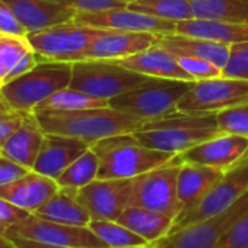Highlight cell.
I'll return each instance as SVG.
<instances>
[{"instance_id": "obj_41", "label": "cell", "mask_w": 248, "mask_h": 248, "mask_svg": "<svg viewBox=\"0 0 248 248\" xmlns=\"http://www.w3.org/2000/svg\"><path fill=\"white\" fill-rule=\"evenodd\" d=\"M31 170L15 162L14 159H9L3 155H0V186L9 184L21 177H24Z\"/></svg>"}, {"instance_id": "obj_2", "label": "cell", "mask_w": 248, "mask_h": 248, "mask_svg": "<svg viewBox=\"0 0 248 248\" xmlns=\"http://www.w3.org/2000/svg\"><path fill=\"white\" fill-rule=\"evenodd\" d=\"M148 148L180 155L217 135H220L216 114L172 112L145 123L133 133Z\"/></svg>"}, {"instance_id": "obj_35", "label": "cell", "mask_w": 248, "mask_h": 248, "mask_svg": "<svg viewBox=\"0 0 248 248\" xmlns=\"http://www.w3.org/2000/svg\"><path fill=\"white\" fill-rule=\"evenodd\" d=\"M57 2L75 9L78 14H92L127 8L135 0H57Z\"/></svg>"}, {"instance_id": "obj_1", "label": "cell", "mask_w": 248, "mask_h": 248, "mask_svg": "<svg viewBox=\"0 0 248 248\" xmlns=\"http://www.w3.org/2000/svg\"><path fill=\"white\" fill-rule=\"evenodd\" d=\"M34 114L44 133L76 138L89 145L111 136L135 133L146 123L112 107L78 111H37Z\"/></svg>"}, {"instance_id": "obj_43", "label": "cell", "mask_w": 248, "mask_h": 248, "mask_svg": "<svg viewBox=\"0 0 248 248\" xmlns=\"http://www.w3.org/2000/svg\"><path fill=\"white\" fill-rule=\"evenodd\" d=\"M9 239H12L18 248H69V247L53 245V244L38 242V241H32V239H25V238H9Z\"/></svg>"}, {"instance_id": "obj_6", "label": "cell", "mask_w": 248, "mask_h": 248, "mask_svg": "<svg viewBox=\"0 0 248 248\" xmlns=\"http://www.w3.org/2000/svg\"><path fill=\"white\" fill-rule=\"evenodd\" d=\"M193 82L152 79L140 88L109 99V107L143 121H152L177 112V104Z\"/></svg>"}, {"instance_id": "obj_37", "label": "cell", "mask_w": 248, "mask_h": 248, "mask_svg": "<svg viewBox=\"0 0 248 248\" xmlns=\"http://www.w3.org/2000/svg\"><path fill=\"white\" fill-rule=\"evenodd\" d=\"M30 112H18L11 109L0 98V146H2L19 127Z\"/></svg>"}, {"instance_id": "obj_15", "label": "cell", "mask_w": 248, "mask_h": 248, "mask_svg": "<svg viewBox=\"0 0 248 248\" xmlns=\"http://www.w3.org/2000/svg\"><path fill=\"white\" fill-rule=\"evenodd\" d=\"M248 151V138L220 133L180 155V162H191L212 167L223 172L233 168Z\"/></svg>"}, {"instance_id": "obj_36", "label": "cell", "mask_w": 248, "mask_h": 248, "mask_svg": "<svg viewBox=\"0 0 248 248\" xmlns=\"http://www.w3.org/2000/svg\"><path fill=\"white\" fill-rule=\"evenodd\" d=\"M180 66L193 76L194 80H203V79H212L222 76V70L216 67L213 63L194 59V57H184V56H175Z\"/></svg>"}, {"instance_id": "obj_13", "label": "cell", "mask_w": 248, "mask_h": 248, "mask_svg": "<svg viewBox=\"0 0 248 248\" xmlns=\"http://www.w3.org/2000/svg\"><path fill=\"white\" fill-rule=\"evenodd\" d=\"M133 178L102 180L96 178L78 190V199L95 220H117L129 207Z\"/></svg>"}, {"instance_id": "obj_7", "label": "cell", "mask_w": 248, "mask_h": 248, "mask_svg": "<svg viewBox=\"0 0 248 248\" xmlns=\"http://www.w3.org/2000/svg\"><path fill=\"white\" fill-rule=\"evenodd\" d=\"M248 213V193L222 212L172 231L154 242L158 248H216L223 236Z\"/></svg>"}, {"instance_id": "obj_19", "label": "cell", "mask_w": 248, "mask_h": 248, "mask_svg": "<svg viewBox=\"0 0 248 248\" xmlns=\"http://www.w3.org/2000/svg\"><path fill=\"white\" fill-rule=\"evenodd\" d=\"M28 34L73 21L78 12L57 0H5Z\"/></svg>"}, {"instance_id": "obj_31", "label": "cell", "mask_w": 248, "mask_h": 248, "mask_svg": "<svg viewBox=\"0 0 248 248\" xmlns=\"http://www.w3.org/2000/svg\"><path fill=\"white\" fill-rule=\"evenodd\" d=\"M127 8L165 21H187L194 18L188 0H135Z\"/></svg>"}, {"instance_id": "obj_29", "label": "cell", "mask_w": 248, "mask_h": 248, "mask_svg": "<svg viewBox=\"0 0 248 248\" xmlns=\"http://www.w3.org/2000/svg\"><path fill=\"white\" fill-rule=\"evenodd\" d=\"M98 172L99 159L91 146L83 155H80L75 162H72L56 181L59 183L60 187L79 190L88 186L89 183L95 181L98 178Z\"/></svg>"}, {"instance_id": "obj_21", "label": "cell", "mask_w": 248, "mask_h": 248, "mask_svg": "<svg viewBox=\"0 0 248 248\" xmlns=\"http://www.w3.org/2000/svg\"><path fill=\"white\" fill-rule=\"evenodd\" d=\"M156 47L170 51L174 56L194 57L213 63L220 70L225 67L231 46L222 44L217 41H210L197 37H188L183 34H159V40Z\"/></svg>"}, {"instance_id": "obj_34", "label": "cell", "mask_w": 248, "mask_h": 248, "mask_svg": "<svg viewBox=\"0 0 248 248\" xmlns=\"http://www.w3.org/2000/svg\"><path fill=\"white\" fill-rule=\"evenodd\" d=\"M222 76L248 80V41L232 44Z\"/></svg>"}, {"instance_id": "obj_26", "label": "cell", "mask_w": 248, "mask_h": 248, "mask_svg": "<svg viewBox=\"0 0 248 248\" xmlns=\"http://www.w3.org/2000/svg\"><path fill=\"white\" fill-rule=\"evenodd\" d=\"M117 220L142 236L148 244H154L155 241L164 238L174 226L172 216L138 206L126 207Z\"/></svg>"}, {"instance_id": "obj_9", "label": "cell", "mask_w": 248, "mask_h": 248, "mask_svg": "<svg viewBox=\"0 0 248 248\" xmlns=\"http://www.w3.org/2000/svg\"><path fill=\"white\" fill-rule=\"evenodd\" d=\"M99 30L69 21L28 34L32 50L41 60L75 63L80 62L89 43Z\"/></svg>"}, {"instance_id": "obj_40", "label": "cell", "mask_w": 248, "mask_h": 248, "mask_svg": "<svg viewBox=\"0 0 248 248\" xmlns=\"http://www.w3.org/2000/svg\"><path fill=\"white\" fill-rule=\"evenodd\" d=\"M31 213L27 210H22L9 202L0 199V235H6L8 229L16 225L18 222L24 220Z\"/></svg>"}, {"instance_id": "obj_17", "label": "cell", "mask_w": 248, "mask_h": 248, "mask_svg": "<svg viewBox=\"0 0 248 248\" xmlns=\"http://www.w3.org/2000/svg\"><path fill=\"white\" fill-rule=\"evenodd\" d=\"M92 145L76 138L46 133L40 154L34 164V171L57 180L63 171L83 155Z\"/></svg>"}, {"instance_id": "obj_12", "label": "cell", "mask_w": 248, "mask_h": 248, "mask_svg": "<svg viewBox=\"0 0 248 248\" xmlns=\"http://www.w3.org/2000/svg\"><path fill=\"white\" fill-rule=\"evenodd\" d=\"M8 238H25L69 248H109L89 226L63 225L31 213L6 232Z\"/></svg>"}, {"instance_id": "obj_16", "label": "cell", "mask_w": 248, "mask_h": 248, "mask_svg": "<svg viewBox=\"0 0 248 248\" xmlns=\"http://www.w3.org/2000/svg\"><path fill=\"white\" fill-rule=\"evenodd\" d=\"M75 21L96 30H118L156 34L175 32L177 27V22L174 21H165L155 16H149L130 8H118L92 14H78Z\"/></svg>"}, {"instance_id": "obj_27", "label": "cell", "mask_w": 248, "mask_h": 248, "mask_svg": "<svg viewBox=\"0 0 248 248\" xmlns=\"http://www.w3.org/2000/svg\"><path fill=\"white\" fill-rule=\"evenodd\" d=\"M197 19L248 24V0H188Z\"/></svg>"}, {"instance_id": "obj_45", "label": "cell", "mask_w": 248, "mask_h": 248, "mask_svg": "<svg viewBox=\"0 0 248 248\" xmlns=\"http://www.w3.org/2000/svg\"><path fill=\"white\" fill-rule=\"evenodd\" d=\"M143 248H158L156 245H154V244H148V245H145Z\"/></svg>"}, {"instance_id": "obj_5", "label": "cell", "mask_w": 248, "mask_h": 248, "mask_svg": "<svg viewBox=\"0 0 248 248\" xmlns=\"http://www.w3.org/2000/svg\"><path fill=\"white\" fill-rule=\"evenodd\" d=\"M152 79L155 78L127 70L108 60H80L72 63L70 88L109 101L143 86Z\"/></svg>"}, {"instance_id": "obj_18", "label": "cell", "mask_w": 248, "mask_h": 248, "mask_svg": "<svg viewBox=\"0 0 248 248\" xmlns=\"http://www.w3.org/2000/svg\"><path fill=\"white\" fill-rule=\"evenodd\" d=\"M59 188L60 186L54 178L31 170L24 177L9 184L0 186V199L22 210L34 213L48 199H51Z\"/></svg>"}, {"instance_id": "obj_8", "label": "cell", "mask_w": 248, "mask_h": 248, "mask_svg": "<svg viewBox=\"0 0 248 248\" xmlns=\"http://www.w3.org/2000/svg\"><path fill=\"white\" fill-rule=\"evenodd\" d=\"M180 167L181 162L175 156L171 162L133 178L129 206L161 212L175 220L181 213L177 190Z\"/></svg>"}, {"instance_id": "obj_42", "label": "cell", "mask_w": 248, "mask_h": 248, "mask_svg": "<svg viewBox=\"0 0 248 248\" xmlns=\"http://www.w3.org/2000/svg\"><path fill=\"white\" fill-rule=\"evenodd\" d=\"M41 62V59L38 57V54L32 50V51H30L27 56H24L22 59H21V62L14 67V70L9 73V76H8V79H6V82L5 83H8V82H11V80H14V79H16V78H19V76H22V75H25V73H28L30 70H32L38 63ZM3 83V85H5Z\"/></svg>"}, {"instance_id": "obj_3", "label": "cell", "mask_w": 248, "mask_h": 248, "mask_svg": "<svg viewBox=\"0 0 248 248\" xmlns=\"http://www.w3.org/2000/svg\"><path fill=\"white\" fill-rule=\"evenodd\" d=\"M99 159L98 178L130 180L171 162L177 155L161 152L140 143L133 133L102 139L92 145Z\"/></svg>"}, {"instance_id": "obj_47", "label": "cell", "mask_w": 248, "mask_h": 248, "mask_svg": "<svg viewBox=\"0 0 248 248\" xmlns=\"http://www.w3.org/2000/svg\"><path fill=\"white\" fill-rule=\"evenodd\" d=\"M135 248H139V247H135ZM142 248H143V247H142Z\"/></svg>"}, {"instance_id": "obj_10", "label": "cell", "mask_w": 248, "mask_h": 248, "mask_svg": "<svg viewBox=\"0 0 248 248\" xmlns=\"http://www.w3.org/2000/svg\"><path fill=\"white\" fill-rule=\"evenodd\" d=\"M245 102H248V80L219 76L193 82L177 104V111L186 114H216Z\"/></svg>"}, {"instance_id": "obj_25", "label": "cell", "mask_w": 248, "mask_h": 248, "mask_svg": "<svg viewBox=\"0 0 248 248\" xmlns=\"http://www.w3.org/2000/svg\"><path fill=\"white\" fill-rule=\"evenodd\" d=\"M175 34L204 38V40L232 46V44L248 41V24L191 18L187 21L177 22Z\"/></svg>"}, {"instance_id": "obj_22", "label": "cell", "mask_w": 248, "mask_h": 248, "mask_svg": "<svg viewBox=\"0 0 248 248\" xmlns=\"http://www.w3.org/2000/svg\"><path fill=\"white\" fill-rule=\"evenodd\" d=\"M223 174H225L223 171L212 167L191 164V162H181L180 172H178V184H177L181 213L196 206L215 187V184L222 178Z\"/></svg>"}, {"instance_id": "obj_44", "label": "cell", "mask_w": 248, "mask_h": 248, "mask_svg": "<svg viewBox=\"0 0 248 248\" xmlns=\"http://www.w3.org/2000/svg\"><path fill=\"white\" fill-rule=\"evenodd\" d=\"M0 248H18V247L6 235H0Z\"/></svg>"}, {"instance_id": "obj_39", "label": "cell", "mask_w": 248, "mask_h": 248, "mask_svg": "<svg viewBox=\"0 0 248 248\" xmlns=\"http://www.w3.org/2000/svg\"><path fill=\"white\" fill-rule=\"evenodd\" d=\"M216 248H248V213L223 236Z\"/></svg>"}, {"instance_id": "obj_4", "label": "cell", "mask_w": 248, "mask_h": 248, "mask_svg": "<svg viewBox=\"0 0 248 248\" xmlns=\"http://www.w3.org/2000/svg\"><path fill=\"white\" fill-rule=\"evenodd\" d=\"M72 63L41 60L28 73L0 86V98L14 111L34 112L53 93L70 86Z\"/></svg>"}, {"instance_id": "obj_14", "label": "cell", "mask_w": 248, "mask_h": 248, "mask_svg": "<svg viewBox=\"0 0 248 248\" xmlns=\"http://www.w3.org/2000/svg\"><path fill=\"white\" fill-rule=\"evenodd\" d=\"M159 34L99 30L89 43L82 60H120L142 53L158 44Z\"/></svg>"}, {"instance_id": "obj_38", "label": "cell", "mask_w": 248, "mask_h": 248, "mask_svg": "<svg viewBox=\"0 0 248 248\" xmlns=\"http://www.w3.org/2000/svg\"><path fill=\"white\" fill-rule=\"evenodd\" d=\"M0 34L28 37V31L19 22L15 12L5 0H0Z\"/></svg>"}, {"instance_id": "obj_30", "label": "cell", "mask_w": 248, "mask_h": 248, "mask_svg": "<svg viewBox=\"0 0 248 248\" xmlns=\"http://www.w3.org/2000/svg\"><path fill=\"white\" fill-rule=\"evenodd\" d=\"M89 228L93 233L105 242L109 248H135V247H145L148 242L130 231L127 226H124L118 220H95L92 219Z\"/></svg>"}, {"instance_id": "obj_33", "label": "cell", "mask_w": 248, "mask_h": 248, "mask_svg": "<svg viewBox=\"0 0 248 248\" xmlns=\"http://www.w3.org/2000/svg\"><path fill=\"white\" fill-rule=\"evenodd\" d=\"M220 133L248 138V102L216 112Z\"/></svg>"}, {"instance_id": "obj_32", "label": "cell", "mask_w": 248, "mask_h": 248, "mask_svg": "<svg viewBox=\"0 0 248 248\" xmlns=\"http://www.w3.org/2000/svg\"><path fill=\"white\" fill-rule=\"evenodd\" d=\"M32 51L28 37L0 34V86L24 56Z\"/></svg>"}, {"instance_id": "obj_23", "label": "cell", "mask_w": 248, "mask_h": 248, "mask_svg": "<svg viewBox=\"0 0 248 248\" xmlns=\"http://www.w3.org/2000/svg\"><path fill=\"white\" fill-rule=\"evenodd\" d=\"M44 136L46 133L35 114L30 112L25 115L21 127L0 146V155L32 170L40 154Z\"/></svg>"}, {"instance_id": "obj_24", "label": "cell", "mask_w": 248, "mask_h": 248, "mask_svg": "<svg viewBox=\"0 0 248 248\" xmlns=\"http://www.w3.org/2000/svg\"><path fill=\"white\" fill-rule=\"evenodd\" d=\"M34 215L46 220L73 226H89L92 220L89 212L78 199V190L66 187H60L51 199L34 212Z\"/></svg>"}, {"instance_id": "obj_28", "label": "cell", "mask_w": 248, "mask_h": 248, "mask_svg": "<svg viewBox=\"0 0 248 248\" xmlns=\"http://www.w3.org/2000/svg\"><path fill=\"white\" fill-rule=\"evenodd\" d=\"M101 107H109V101L93 98L82 91L67 86L53 93L46 101H43L34 109V112L37 111H78V109L101 108Z\"/></svg>"}, {"instance_id": "obj_46", "label": "cell", "mask_w": 248, "mask_h": 248, "mask_svg": "<svg viewBox=\"0 0 248 248\" xmlns=\"http://www.w3.org/2000/svg\"><path fill=\"white\" fill-rule=\"evenodd\" d=\"M245 156H248V151H247V154H245ZM245 156H244V158H245Z\"/></svg>"}, {"instance_id": "obj_20", "label": "cell", "mask_w": 248, "mask_h": 248, "mask_svg": "<svg viewBox=\"0 0 248 248\" xmlns=\"http://www.w3.org/2000/svg\"><path fill=\"white\" fill-rule=\"evenodd\" d=\"M112 63L127 70H132V72H136L149 78H155V79H174V80L196 82L193 76L180 66L174 54L156 46L142 53L129 56L126 59L114 60Z\"/></svg>"}, {"instance_id": "obj_11", "label": "cell", "mask_w": 248, "mask_h": 248, "mask_svg": "<svg viewBox=\"0 0 248 248\" xmlns=\"http://www.w3.org/2000/svg\"><path fill=\"white\" fill-rule=\"evenodd\" d=\"M245 193H248V156L242 158L233 168L226 171L215 187L196 206L181 213L174 220L171 232L222 212Z\"/></svg>"}]
</instances>
